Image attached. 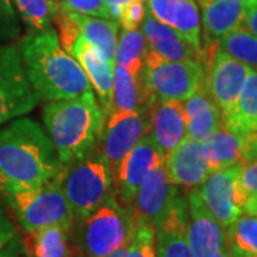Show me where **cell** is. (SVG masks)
<instances>
[{
  "label": "cell",
  "instance_id": "1",
  "mask_svg": "<svg viewBox=\"0 0 257 257\" xmlns=\"http://www.w3.org/2000/svg\"><path fill=\"white\" fill-rule=\"evenodd\" d=\"M52 140L32 119H16L0 130V193L32 189L62 170Z\"/></svg>",
  "mask_w": 257,
  "mask_h": 257
},
{
  "label": "cell",
  "instance_id": "2",
  "mask_svg": "<svg viewBox=\"0 0 257 257\" xmlns=\"http://www.w3.org/2000/svg\"><path fill=\"white\" fill-rule=\"evenodd\" d=\"M18 46L29 82L39 99H72L92 90L82 66L60 46L53 28L32 30Z\"/></svg>",
  "mask_w": 257,
  "mask_h": 257
},
{
  "label": "cell",
  "instance_id": "3",
  "mask_svg": "<svg viewBox=\"0 0 257 257\" xmlns=\"http://www.w3.org/2000/svg\"><path fill=\"white\" fill-rule=\"evenodd\" d=\"M104 121L106 114L92 90L72 99L47 100L43 107L45 128L62 165L92 155L101 140Z\"/></svg>",
  "mask_w": 257,
  "mask_h": 257
},
{
  "label": "cell",
  "instance_id": "4",
  "mask_svg": "<svg viewBox=\"0 0 257 257\" xmlns=\"http://www.w3.org/2000/svg\"><path fill=\"white\" fill-rule=\"evenodd\" d=\"M136 211L114 197H109L89 216L79 220L76 247L86 257H106L126 246L132 237Z\"/></svg>",
  "mask_w": 257,
  "mask_h": 257
},
{
  "label": "cell",
  "instance_id": "5",
  "mask_svg": "<svg viewBox=\"0 0 257 257\" xmlns=\"http://www.w3.org/2000/svg\"><path fill=\"white\" fill-rule=\"evenodd\" d=\"M59 180L74 219L89 216L113 196L114 176L101 155L62 166Z\"/></svg>",
  "mask_w": 257,
  "mask_h": 257
},
{
  "label": "cell",
  "instance_id": "6",
  "mask_svg": "<svg viewBox=\"0 0 257 257\" xmlns=\"http://www.w3.org/2000/svg\"><path fill=\"white\" fill-rule=\"evenodd\" d=\"M22 229L28 233L49 226L72 229L74 214L66 200L59 176L46 183L5 196Z\"/></svg>",
  "mask_w": 257,
  "mask_h": 257
},
{
  "label": "cell",
  "instance_id": "7",
  "mask_svg": "<svg viewBox=\"0 0 257 257\" xmlns=\"http://www.w3.org/2000/svg\"><path fill=\"white\" fill-rule=\"evenodd\" d=\"M143 83L147 97L184 101L206 82L199 60H167L147 49L143 63Z\"/></svg>",
  "mask_w": 257,
  "mask_h": 257
},
{
  "label": "cell",
  "instance_id": "8",
  "mask_svg": "<svg viewBox=\"0 0 257 257\" xmlns=\"http://www.w3.org/2000/svg\"><path fill=\"white\" fill-rule=\"evenodd\" d=\"M39 100L18 45H0V126L30 113Z\"/></svg>",
  "mask_w": 257,
  "mask_h": 257
},
{
  "label": "cell",
  "instance_id": "9",
  "mask_svg": "<svg viewBox=\"0 0 257 257\" xmlns=\"http://www.w3.org/2000/svg\"><path fill=\"white\" fill-rule=\"evenodd\" d=\"M240 166L213 172L197 187L203 203L224 229L244 213L247 196L240 186Z\"/></svg>",
  "mask_w": 257,
  "mask_h": 257
},
{
  "label": "cell",
  "instance_id": "10",
  "mask_svg": "<svg viewBox=\"0 0 257 257\" xmlns=\"http://www.w3.org/2000/svg\"><path fill=\"white\" fill-rule=\"evenodd\" d=\"M103 127V153L101 156L116 173L120 162L136 146L140 139L147 133L149 117L146 104L135 110L111 111Z\"/></svg>",
  "mask_w": 257,
  "mask_h": 257
},
{
  "label": "cell",
  "instance_id": "11",
  "mask_svg": "<svg viewBox=\"0 0 257 257\" xmlns=\"http://www.w3.org/2000/svg\"><path fill=\"white\" fill-rule=\"evenodd\" d=\"M187 240L193 257H211L227 248L224 227L206 207L197 187L187 196Z\"/></svg>",
  "mask_w": 257,
  "mask_h": 257
},
{
  "label": "cell",
  "instance_id": "12",
  "mask_svg": "<svg viewBox=\"0 0 257 257\" xmlns=\"http://www.w3.org/2000/svg\"><path fill=\"white\" fill-rule=\"evenodd\" d=\"M146 109L149 117L147 135L166 159L170 152H173L187 138L183 101L149 97Z\"/></svg>",
  "mask_w": 257,
  "mask_h": 257
},
{
  "label": "cell",
  "instance_id": "13",
  "mask_svg": "<svg viewBox=\"0 0 257 257\" xmlns=\"http://www.w3.org/2000/svg\"><path fill=\"white\" fill-rule=\"evenodd\" d=\"M162 160H165V157L162 156L152 138L146 133L136 143V146L123 157L114 173L120 202L126 206H132L139 187L152 169Z\"/></svg>",
  "mask_w": 257,
  "mask_h": 257
},
{
  "label": "cell",
  "instance_id": "14",
  "mask_svg": "<svg viewBox=\"0 0 257 257\" xmlns=\"http://www.w3.org/2000/svg\"><path fill=\"white\" fill-rule=\"evenodd\" d=\"M177 194V186L170 180L165 160H162L152 169L139 187L133 209L142 219L156 227L165 219Z\"/></svg>",
  "mask_w": 257,
  "mask_h": 257
},
{
  "label": "cell",
  "instance_id": "15",
  "mask_svg": "<svg viewBox=\"0 0 257 257\" xmlns=\"http://www.w3.org/2000/svg\"><path fill=\"white\" fill-rule=\"evenodd\" d=\"M250 70L248 66L233 59L220 49L214 50L209 74H206V84L213 100L220 109L221 116L234 104Z\"/></svg>",
  "mask_w": 257,
  "mask_h": 257
},
{
  "label": "cell",
  "instance_id": "16",
  "mask_svg": "<svg viewBox=\"0 0 257 257\" xmlns=\"http://www.w3.org/2000/svg\"><path fill=\"white\" fill-rule=\"evenodd\" d=\"M70 55L82 66L89 83L97 94L101 110L109 116L111 111L113 97V73L114 62L110 60L101 50L93 46L80 35L74 42Z\"/></svg>",
  "mask_w": 257,
  "mask_h": 257
},
{
  "label": "cell",
  "instance_id": "17",
  "mask_svg": "<svg viewBox=\"0 0 257 257\" xmlns=\"http://www.w3.org/2000/svg\"><path fill=\"white\" fill-rule=\"evenodd\" d=\"M170 180L187 189L199 187L210 175L203 140L186 138L165 159Z\"/></svg>",
  "mask_w": 257,
  "mask_h": 257
},
{
  "label": "cell",
  "instance_id": "18",
  "mask_svg": "<svg viewBox=\"0 0 257 257\" xmlns=\"http://www.w3.org/2000/svg\"><path fill=\"white\" fill-rule=\"evenodd\" d=\"M147 12L175 29L193 46L202 50L200 12L196 0H145Z\"/></svg>",
  "mask_w": 257,
  "mask_h": 257
},
{
  "label": "cell",
  "instance_id": "19",
  "mask_svg": "<svg viewBox=\"0 0 257 257\" xmlns=\"http://www.w3.org/2000/svg\"><path fill=\"white\" fill-rule=\"evenodd\" d=\"M155 229L157 257H193L187 240V202L180 194Z\"/></svg>",
  "mask_w": 257,
  "mask_h": 257
},
{
  "label": "cell",
  "instance_id": "20",
  "mask_svg": "<svg viewBox=\"0 0 257 257\" xmlns=\"http://www.w3.org/2000/svg\"><path fill=\"white\" fill-rule=\"evenodd\" d=\"M142 32L146 37L147 49L167 60H200L202 50L196 49L179 32L159 22L146 12L142 22Z\"/></svg>",
  "mask_w": 257,
  "mask_h": 257
},
{
  "label": "cell",
  "instance_id": "21",
  "mask_svg": "<svg viewBox=\"0 0 257 257\" xmlns=\"http://www.w3.org/2000/svg\"><path fill=\"white\" fill-rule=\"evenodd\" d=\"M187 138L204 140L216 128L223 126L221 111L216 101L213 100L206 82L183 101Z\"/></svg>",
  "mask_w": 257,
  "mask_h": 257
},
{
  "label": "cell",
  "instance_id": "22",
  "mask_svg": "<svg viewBox=\"0 0 257 257\" xmlns=\"http://www.w3.org/2000/svg\"><path fill=\"white\" fill-rule=\"evenodd\" d=\"M223 126L240 138L257 132V70H250L234 104L221 116Z\"/></svg>",
  "mask_w": 257,
  "mask_h": 257
},
{
  "label": "cell",
  "instance_id": "23",
  "mask_svg": "<svg viewBox=\"0 0 257 257\" xmlns=\"http://www.w3.org/2000/svg\"><path fill=\"white\" fill-rule=\"evenodd\" d=\"M210 173L244 163L241 138L220 126L203 140Z\"/></svg>",
  "mask_w": 257,
  "mask_h": 257
},
{
  "label": "cell",
  "instance_id": "24",
  "mask_svg": "<svg viewBox=\"0 0 257 257\" xmlns=\"http://www.w3.org/2000/svg\"><path fill=\"white\" fill-rule=\"evenodd\" d=\"M142 73L143 72L140 73L130 72L123 66L114 64L111 111L135 110L146 104L149 97L145 89Z\"/></svg>",
  "mask_w": 257,
  "mask_h": 257
},
{
  "label": "cell",
  "instance_id": "25",
  "mask_svg": "<svg viewBox=\"0 0 257 257\" xmlns=\"http://www.w3.org/2000/svg\"><path fill=\"white\" fill-rule=\"evenodd\" d=\"M70 15L77 23L80 35L114 62V52L119 39V23L111 19L89 16L73 10H70Z\"/></svg>",
  "mask_w": 257,
  "mask_h": 257
},
{
  "label": "cell",
  "instance_id": "26",
  "mask_svg": "<svg viewBox=\"0 0 257 257\" xmlns=\"http://www.w3.org/2000/svg\"><path fill=\"white\" fill-rule=\"evenodd\" d=\"M69 231L62 226H49L28 233L32 257H70Z\"/></svg>",
  "mask_w": 257,
  "mask_h": 257
},
{
  "label": "cell",
  "instance_id": "27",
  "mask_svg": "<svg viewBox=\"0 0 257 257\" xmlns=\"http://www.w3.org/2000/svg\"><path fill=\"white\" fill-rule=\"evenodd\" d=\"M147 53L146 37L142 30H123L117 39L114 52V64L123 66L130 72H143L145 56Z\"/></svg>",
  "mask_w": 257,
  "mask_h": 257
},
{
  "label": "cell",
  "instance_id": "28",
  "mask_svg": "<svg viewBox=\"0 0 257 257\" xmlns=\"http://www.w3.org/2000/svg\"><path fill=\"white\" fill-rule=\"evenodd\" d=\"M217 42V49L221 52L244 63L251 70H257V37L254 35L246 29L237 28L226 33Z\"/></svg>",
  "mask_w": 257,
  "mask_h": 257
},
{
  "label": "cell",
  "instance_id": "29",
  "mask_svg": "<svg viewBox=\"0 0 257 257\" xmlns=\"http://www.w3.org/2000/svg\"><path fill=\"white\" fill-rule=\"evenodd\" d=\"M229 251L257 254V217L247 213L240 214L226 229Z\"/></svg>",
  "mask_w": 257,
  "mask_h": 257
},
{
  "label": "cell",
  "instance_id": "30",
  "mask_svg": "<svg viewBox=\"0 0 257 257\" xmlns=\"http://www.w3.org/2000/svg\"><path fill=\"white\" fill-rule=\"evenodd\" d=\"M13 5L32 30L49 28L62 8L60 0H13Z\"/></svg>",
  "mask_w": 257,
  "mask_h": 257
},
{
  "label": "cell",
  "instance_id": "31",
  "mask_svg": "<svg viewBox=\"0 0 257 257\" xmlns=\"http://www.w3.org/2000/svg\"><path fill=\"white\" fill-rule=\"evenodd\" d=\"M123 257H157L156 229L139 214H136L133 233Z\"/></svg>",
  "mask_w": 257,
  "mask_h": 257
},
{
  "label": "cell",
  "instance_id": "32",
  "mask_svg": "<svg viewBox=\"0 0 257 257\" xmlns=\"http://www.w3.org/2000/svg\"><path fill=\"white\" fill-rule=\"evenodd\" d=\"M19 33L20 22L13 0H0V45L15 40Z\"/></svg>",
  "mask_w": 257,
  "mask_h": 257
},
{
  "label": "cell",
  "instance_id": "33",
  "mask_svg": "<svg viewBox=\"0 0 257 257\" xmlns=\"http://www.w3.org/2000/svg\"><path fill=\"white\" fill-rule=\"evenodd\" d=\"M146 12L147 8L145 0H133L127 5L120 6L117 23L123 30H136L139 26H142Z\"/></svg>",
  "mask_w": 257,
  "mask_h": 257
},
{
  "label": "cell",
  "instance_id": "34",
  "mask_svg": "<svg viewBox=\"0 0 257 257\" xmlns=\"http://www.w3.org/2000/svg\"><path fill=\"white\" fill-rule=\"evenodd\" d=\"M66 9L73 10L77 13L96 16V18H109V12L103 0H60Z\"/></svg>",
  "mask_w": 257,
  "mask_h": 257
},
{
  "label": "cell",
  "instance_id": "35",
  "mask_svg": "<svg viewBox=\"0 0 257 257\" xmlns=\"http://www.w3.org/2000/svg\"><path fill=\"white\" fill-rule=\"evenodd\" d=\"M239 182L246 196H256L257 194V159L250 160L240 166Z\"/></svg>",
  "mask_w": 257,
  "mask_h": 257
},
{
  "label": "cell",
  "instance_id": "36",
  "mask_svg": "<svg viewBox=\"0 0 257 257\" xmlns=\"http://www.w3.org/2000/svg\"><path fill=\"white\" fill-rule=\"evenodd\" d=\"M15 237V226L0 207V250L6 247Z\"/></svg>",
  "mask_w": 257,
  "mask_h": 257
},
{
  "label": "cell",
  "instance_id": "37",
  "mask_svg": "<svg viewBox=\"0 0 257 257\" xmlns=\"http://www.w3.org/2000/svg\"><path fill=\"white\" fill-rule=\"evenodd\" d=\"M241 28L246 29L247 32L257 37V2L246 5Z\"/></svg>",
  "mask_w": 257,
  "mask_h": 257
},
{
  "label": "cell",
  "instance_id": "38",
  "mask_svg": "<svg viewBox=\"0 0 257 257\" xmlns=\"http://www.w3.org/2000/svg\"><path fill=\"white\" fill-rule=\"evenodd\" d=\"M130 2H133V0H103V3L106 5L107 12H109V18L114 22H117V18H119L120 6L127 5Z\"/></svg>",
  "mask_w": 257,
  "mask_h": 257
},
{
  "label": "cell",
  "instance_id": "39",
  "mask_svg": "<svg viewBox=\"0 0 257 257\" xmlns=\"http://www.w3.org/2000/svg\"><path fill=\"white\" fill-rule=\"evenodd\" d=\"M244 213L251 214V216H256L257 217V194L256 196L247 197L246 204H244Z\"/></svg>",
  "mask_w": 257,
  "mask_h": 257
},
{
  "label": "cell",
  "instance_id": "40",
  "mask_svg": "<svg viewBox=\"0 0 257 257\" xmlns=\"http://www.w3.org/2000/svg\"><path fill=\"white\" fill-rule=\"evenodd\" d=\"M126 247H127V244H126V246H123V247L117 248L116 251H113V253H110L109 256H106V257H123L124 256V251H126Z\"/></svg>",
  "mask_w": 257,
  "mask_h": 257
},
{
  "label": "cell",
  "instance_id": "41",
  "mask_svg": "<svg viewBox=\"0 0 257 257\" xmlns=\"http://www.w3.org/2000/svg\"><path fill=\"white\" fill-rule=\"evenodd\" d=\"M230 257H257V254H243V253H236V251H229Z\"/></svg>",
  "mask_w": 257,
  "mask_h": 257
},
{
  "label": "cell",
  "instance_id": "42",
  "mask_svg": "<svg viewBox=\"0 0 257 257\" xmlns=\"http://www.w3.org/2000/svg\"><path fill=\"white\" fill-rule=\"evenodd\" d=\"M211 257H230V253L227 248H224V250H221V251H219V253H216L214 256Z\"/></svg>",
  "mask_w": 257,
  "mask_h": 257
},
{
  "label": "cell",
  "instance_id": "43",
  "mask_svg": "<svg viewBox=\"0 0 257 257\" xmlns=\"http://www.w3.org/2000/svg\"><path fill=\"white\" fill-rule=\"evenodd\" d=\"M243 3H246V5H248V3H254V2H257V0H241Z\"/></svg>",
  "mask_w": 257,
  "mask_h": 257
},
{
  "label": "cell",
  "instance_id": "44",
  "mask_svg": "<svg viewBox=\"0 0 257 257\" xmlns=\"http://www.w3.org/2000/svg\"><path fill=\"white\" fill-rule=\"evenodd\" d=\"M0 257H9L6 253H2V250H0Z\"/></svg>",
  "mask_w": 257,
  "mask_h": 257
},
{
  "label": "cell",
  "instance_id": "45",
  "mask_svg": "<svg viewBox=\"0 0 257 257\" xmlns=\"http://www.w3.org/2000/svg\"><path fill=\"white\" fill-rule=\"evenodd\" d=\"M73 257H86V256H83V254H77V256H73Z\"/></svg>",
  "mask_w": 257,
  "mask_h": 257
}]
</instances>
